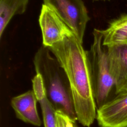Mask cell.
Instances as JSON below:
<instances>
[{
	"mask_svg": "<svg viewBox=\"0 0 127 127\" xmlns=\"http://www.w3.org/2000/svg\"><path fill=\"white\" fill-rule=\"evenodd\" d=\"M56 127H77L75 120L72 119L61 110L56 111Z\"/></svg>",
	"mask_w": 127,
	"mask_h": 127,
	"instance_id": "4fadbf2b",
	"label": "cell"
},
{
	"mask_svg": "<svg viewBox=\"0 0 127 127\" xmlns=\"http://www.w3.org/2000/svg\"><path fill=\"white\" fill-rule=\"evenodd\" d=\"M93 41L88 56L93 79L95 99L97 109L116 95L115 80L109 70L106 47L99 29L93 32Z\"/></svg>",
	"mask_w": 127,
	"mask_h": 127,
	"instance_id": "3957f363",
	"label": "cell"
},
{
	"mask_svg": "<svg viewBox=\"0 0 127 127\" xmlns=\"http://www.w3.org/2000/svg\"><path fill=\"white\" fill-rule=\"evenodd\" d=\"M100 31L103 35V46L127 45V14L112 20L106 29Z\"/></svg>",
	"mask_w": 127,
	"mask_h": 127,
	"instance_id": "9c48e42d",
	"label": "cell"
},
{
	"mask_svg": "<svg viewBox=\"0 0 127 127\" xmlns=\"http://www.w3.org/2000/svg\"><path fill=\"white\" fill-rule=\"evenodd\" d=\"M48 49L67 76L77 120L90 127L96 119L97 108L88 52L74 34Z\"/></svg>",
	"mask_w": 127,
	"mask_h": 127,
	"instance_id": "6da1fadb",
	"label": "cell"
},
{
	"mask_svg": "<svg viewBox=\"0 0 127 127\" xmlns=\"http://www.w3.org/2000/svg\"><path fill=\"white\" fill-rule=\"evenodd\" d=\"M33 91L35 94L38 101L42 99L45 96L47 95L46 89L42 76L36 74L32 80Z\"/></svg>",
	"mask_w": 127,
	"mask_h": 127,
	"instance_id": "7c38bea8",
	"label": "cell"
},
{
	"mask_svg": "<svg viewBox=\"0 0 127 127\" xmlns=\"http://www.w3.org/2000/svg\"></svg>",
	"mask_w": 127,
	"mask_h": 127,
	"instance_id": "5bb4252c",
	"label": "cell"
},
{
	"mask_svg": "<svg viewBox=\"0 0 127 127\" xmlns=\"http://www.w3.org/2000/svg\"><path fill=\"white\" fill-rule=\"evenodd\" d=\"M37 101L33 91L28 90L12 98L11 105L18 119L25 123L40 127L42 122L37 111Z\"/></svg>",
	"mask_w": 127,
	"mask_h": 127,
	"instance_id": "ba28073f",
	"label": "cell"
},
{
	"mask_svg": "<svg viewBox=\"0 0 127 127\" xmlns=\"http://www.w3.org/2000/svg\"><path fill=\"white\" fill-rule=\"evenodd\" d=\"M38 102L42 110L44 127H56V109L47 95Z\"/></svg>",
	"mask_w": 127,
	"mask_h": 127,
	"instance_id": "8fae6325",
	"label": "cell"
},
{
	"mask_svg": "<svg viewBox=\"0 0 127 127\" xmlns=\"http://www.w3.org/2000/svg\"><path fill=\"white\" fill-rule=\"evenodd\" d=\"M96 119L100 127H127V89L98 108Z\"/></svg>",
	"mask_w": 127,
	"mask_h": 127,
	"instance_id": "5b68a950",
	"label": "cell"
},
{
	"mask_svg": "<svg viewBox=\"0 0 127 127\" xmlns=\"http://www.w3.org/2000/svg\"><path fill=\"white\" fill-rule=\"evenodd\" d=\"M29 0H0V38L12 17L26 11Z\"/></svg>",
	"mask_w": 127,
	"mask_h": 127,
	"instance_id": "30bf717a",
	"label": "cell"
},
{
	"mask_svg": "<svg viewBox=\"0 0 127 127\" xmlns=\"http://www.w3.org/2000/svg\"><path fill=\"white\" fill-rule=\"evenodd\" d=\"M106 47L109 70L115 82L116 94L127 89V45L116 44Z\"/></svg>",
	"mask_w": 127,
	"mask_h": 127,
	"instance_id": "52a82bcc",
	"label": "cell"
},
{
	"mask_svg": "<svg viewBox=\"0 0 127 127\" xmlns=\"http://www.w3.org/2000/svg\"><path fill=\"white\" fill-rule=\"evenodd\" d=\"M42 31L43 46L47 48L74 34L70 28L47 5L43 4L39 19Z\"/></svg>",
	"mask_w": 127,
	"mask_h": 127,
	"instance_id": "8992f818",
	"label": "cell"
},
{
	"mask_svg": "<svg viewBox=\"0 0 127 127\" xmlns=\"http://www.w3.org/2000/svg\"><path fill=\"white\" fill-rule=\"evenodd\" d=\"M51 54L44 46L38 50L33 60L35 71L42 76L47 96L56 109L77 120L67 76L57 59Z\"/></svg>",
	"mask_w": 127,
	"mask_h": 127,
	"instance_id": "7a4b0ae2",
	"label": "cell"
},
{
	"mask_svg": "<svg viewBox=\"0 0 127 127\" xmlns=\"http://www.w3.org/2000/svg\"><path fill=\"white\" fill-rule=\"evenodd\" d=\"M43 4L54 11L83 43L90 17L82 0H43Z\"/></svg>",
	"mask_w": 127,
	"mask_h": 127,
	"instance_id": "277c9868",
	"label": "cell"
}]
</instances>
